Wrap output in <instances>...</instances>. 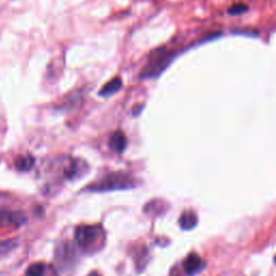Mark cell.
<instances>
[{
    "label": "cell",
    "instance_id": "cell-1",
    "mask_svg": "<svg viewBox=\"0 0 276 276\" xmlns=\"http://www.w3.org/2000/svg\"><path fill=\"white\" fill-rule=\"evenodd\" d=\"M177 55H178V52L167 50L166 48L156 49L150 54L149 61L141 73V78L153 79L159 77L170 66Z\"/></svg>",
    "mask_w": 276,
    "mask_h": 276
},
{
    "label": "cell",
    "instance_id": "cell-2",
    "mask_svg": "<svg viewBox=\"0 0 276 276\" xmlns=\"http://www.w3.org/2000/svg\"><path fill=\"white\" fill-rule=\"evenodd\" d=\"M135 179L124 173H110L105 175L102 179L87 187L88 191L105 192L113 190L131 189L135 187Z\"/></svg>",
    "mask_w": 276,
    "mask_h": 276
},
{
    "label": "cell",
    "instance_id": "cell-3",
    "mask_svg": "<svg viewBox=\"0 0 276 276\" xmlns=\"http://www.w3.org/2000/svg\"><path fill=\"white\" fill-rule=\"evenodd\" d=\"M76 241L81 248L90 249L98 241L104 239V231L101 225H80L76 229Z\"/></svg>",
    "mask_w": 276,
    "mask_h": 276
},
{
    "label": "cell",
    "instance_id": "cell-4",
    "mask_svg": "<svg viewBox=\"0 0 276 276\" xmlns=\"http://www.w3.org/2000/svg\"><path fill=\"white\" fill-rule=\"evenodd\" d=\"M205 262L199 255L194 252L188 255L182 262V269L188 276H194L204 270Z\"/></svg>",
    "mask_w": 276,
    "mask_h": 276
},
{
    "label": "cell",
    "instance_id": "cell-5",
    "mask_svg": "<svg viewBox=\"0 0 276 276\" xmlns=\"http://www.w3.org/2000/svg\"><path fill=\"white\" fill-rule=\"evenodd\" d=\"M26 221V217L21 212L0 210V224L19 226Z\"/></svg>",
    "mask_w": 276,
    "mask_h": 276
},
{
    "label": "cell",
    "instance_id": "cell-6",
    "mask_svg": "<svg viewBox=\"0 0 276 276\" xmlns=\"http://www.w3.org/2000/svg\"><path fill=\"white\" fill-rule=\"evenodd\" d=\"M126 145H127V140L123 132L117 131L110 136L109 147H110V149L113 150L114 152L122 153L125 150Z\"/></svg>",
    "mask_w": 276,
    "mask_h": 276
},
{
    "label": "cell",
    "instance_id": "cell-7",
    "mask_svg": "<svg viewBox=\"0 0 276 276\" xmlns=\"http://www.w3.org/2000/svg\"><path fill=\"white\" fill-rule=\"evenodd\" d=\"M198 221V216L193 211H185L179 218V225L182 230L189 231L195 228Z\"/></svg>",
    "mask_w": 276,
    "mask_h": 276
},
{
    "label": "cell",
    "instance_id": "cell-8",
    "mask_svg": "<svg viewBox=\"0 0 276 276\" xmlns=\"http://www.w3.org/2000/svg\"><path fill=\"white\" fill-rule=\"evenodd\" d=\"M122 87V80L121 78L117 77L114 79H112L111 81H109L108 83H106L103 88L100 92V95L103 97H109L113 94H116L117 92L120 91V88Z\"/></svg>",
    "mask_w": 276,
    "mask_h": 276
},
{
    "label": "cell",
    "instance_id": "cell-9",
    "mask_svg": "<svg viewBox=\"0 0 276 276\" xmlns=\"http://www.w3.org/2000/svg\"><path fill=\"white\" fill-rule=\"evenodd\" d=\"M35 165V159L31 154L27 155H19L16 157L14 162V166L17 171L21 172H28L31 171Z\"/></svg>",
    "mask_w": 276,
    "mask_h": 276
},
{
    "label": "cell",
    "instance_id": "cell-10",
    "mask_svg": "<svg viewBox=\"0 0 276 276\" xmlns=\"http://www.w3.org/2000/svg\"><path fill=\"white\" fill-rule=\"evenodd\" d=\"M48 271V265L43 262H36L28 267L26 276H44Z\"/></svg>",
    "mask_w": 276,
    "mask_h": 276
},
{
    "label": "cell",
    "instance_id": "cell-11",
    "mask_svg": "<svg viewBox=\"0 0 276 276\" xmlns=\"http://www.w3.org/2000/svg\"><path fill=\"white\" fill-rule=\"evenodd\" d=\"M248 10V8L246 7L244 4H239V5H233L232 7H230L228 9V13L232 14V15H236V14H242L244 12H246Z\"/></svg>",
    "mask_w": 276,
    "mask_h": 276
},
{
    "label": "cell",
    "instance_id": "cell-12",
    "mask_svg": "<svg viewBox=\"0 0 276 276\" xmlns=\"http://www.w3.org/2000/svg\"><path fill=\"white\" fill-rule=\"evenodd\" d=\"M88 276H101L97 272H92L91 274H88Z\"/></svg>",
    "mask_w": 276,
    "mask_h": 276
},
{
    "label": "cell",
    "instance_id": "cell-13",
    "mask_svg": "<svg viewBox=\"0 0 276 276\" xmlns=\"http://www.w3.org/2000/svg\"><path fill=\"white\" fill-rule=\"evenodd\" d=\"M274 262L276 263V256H275V257H274Z\"/></svg>",
    "mask_w": 276,
    "mask_h": 276
}]
</instances>
